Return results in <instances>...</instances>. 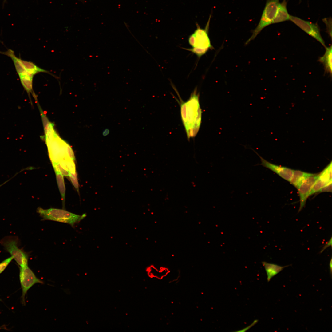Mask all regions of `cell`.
<instances>
[{
  "label": "cell",
  "mask_w": 332,
  "mask_h": 332,
  "mask_svg": "<svg viewBox=\"0 0 332 332\" xmlns=\"http://www.w3.org/2000/svg\"><path fill=\"white\" fill-rule=\"evenodd\" d=\"M110 132L108 128H105L104 129L102 132V135L105 136L108 135Z\"/></svg>",
  "instance_id": "26"
},
{
  "label": "cell",
  "mask_w": 332,
  "mask_h": 332,
  "mask_svg": "<svg viewBox=\"0 0 332 332\" xmlns=\"http://www.w3.org/2000/svg\"><path fill=\"white\" fill-rule=\"evenodd\" d=\"M267 275L268 282L270 281L272 278L281 271L285 267L289 265L281 266L276 264L268 263L265 262H262Z\"/></svg>",
  "instance_id": "14"
},
{
  "label": "cell",
  "mask_w": 332,
  "mask_h": 332,
  "mask_svg": "<svg viewBox=\"0 0 332 332\" xmlns=\"http://www.w3.org/2000/svg\"><path fill=\"white\" fill-rule=\"evenodd\" d=\"M20 82L24 89L27 92L28 96L30 99V94L33 95V97L35 99L37 98L36 95L34 93L33 89V77L28 74L19 76Z\"/></svg>",
  "instance_id": "15"
},
{
  "label": "cell",
  "mask_w": 332,
  "mask_h": 332,
  "mask_svg": "<svg viewBox=\"0 0 332 332\" xmlns=\"http://www.w3.org/2000/svg\"><path fill=\"white\" fill-rule=\"evenodd\" d=\"M290 20L309 35L326 47L320 32V28L316 23L302 19L298 17L290 15Z\"/></svg>",
  "instance_id": "7"
},
{
  "label": "cell",
  "mask_w": 332,
  "mask_h": 332,
  "mask_svg": "<svg viewBox=\"0 0 332 332\" xmlns=\"http://www.w3.org/2000/svg\"><path fill=\"white\" fill-rule=\"evenodd\" d=\"M332 247V237H331L330 239L325 244L324 246L322 248V249L321 250L320 253H322L325 249L329 247Z\"/></svg>",
  "instance_id": "24"
},
{
  "label": "cell",
  "mask_w": 332,
  "mask_h": 332,
  "mask_svg": "<svg viewBox=\"0 0 332 332\" xmlns=\"http://www.w3.org/2000/svg\"><path fill=\"white\" fill-rule=\"evenodd\" d=\"M319 176V174H313L307 177L302 181L297 188L300 198V206L298 213L305 207L311 189Z\"/></svg>",
  "instance_id": "8"
},
{
  "label": "cell",
  "mask_w": 332,
  "mask_h": 332,
  "mask_svg": "<svg viewBox=\"0 0 332 332\" xmlns=\"http://www.w3.org/2000/svg\"><path fill=\"white\" fill-rule=\"evenodd\" d=\"M182 121L187 138L195 136L199 129L201 121V110L199 102V95L196 88L189 99L181 105Z\"/></svg>",
  "instance_id": "1"
},
{
  "label": "cell",
  "mask_w": 332,
  "mask_h": 332,
  "mask_svg": "<svg viewBox=\"0 0 332 332\" xmlns=\"http://www.w3.org/2000/svg\"><path fill=\"white\" fill-rule=\"evenodd\" d=\"M332 258H331V259H330V263H329V267H330V274H331H331H332Z\"/></svg>",
  "instance_id": "27"
},
{
  "label": "cell",
  "mask_w": 332,
  "mask_h": 332,
  "mask_svg": "<svg viewBox=\"0 0 332 332\" xmlns=\"http://www.w3.org/2000/svg\"><path fill=\"white\" fill-rule=\"evenodd\" d=\"M313 174L299 170H293V174L290 182L297 188L304 179Z\"/></svg>",
  "instance_id": "16"
},
{
  "label": "cell",
  "mask_w": 332,
  "mask_h": 332,
  "mask_svg": "<svg viewBox=\"0 0 332 332\" xmlns=\"http://www.w3.org/2000/svg\"><path fill=\"white\" fill-rule=\"evenodd\" d=\"M10 180V179H9V180H8L6 181L5 182H4V183H3V184H1V185H0V187H1V186H2V185H3V184H6V182H7L8 181H9V180Z\"/></svg>",
  "instance_id": "28"
},
{
  "label": "cell",
  "mask_w": 332,
  "mask_h": 332,
  "mask_svg": "<svg viewBox=\"0 0 332 332\" xmlns=\"http://www.w3.org/2000/svg\"><path fill=\"white\" fill-rule=\"evenodd\" d=\"M258 321V320H254V321L252 323V324H251L250 325H249V326H247L246 328H244L243 329H242L241 330H240V331H238L243 332V331H247V330H248L249 329L251 328V327L253 326L254 325L256 324V323Z\"/></svg>",
  "instance_id": "25"
},
{
  "label": "cell",
  "mask_w": 332,
  "mask_h": 332,
  "mask_svg": "<svg viewBox=\"0 0 332 332\" xmlns=\"http://www.w3.org/2000/svg\"><path fill=\"white\" fill-rule=\"evenodd\" d=\"M254 152L260 159L261 163L259 165L271 170L284 180L290 182L293 174V170L272 164L262 157L255 151Z\"/></svg>",
  "instance_id": "9"
},
{
  "label": "cell",
  "mask_w": 332,
  "mask_h": 332,
  "mask_svg": "<svg viewBox=\"0 0 332 332\" xmlns=\"http://www.w3.org/2000/svg\"><path fill=\"white\" fill-rule=\"evenodd\" d=\"M73 186L78 192L79 191V186L76 173L70 172L69 176Z\"/></svg>",
  "instance_id": "20"
},
{
  "label": "cell",
  "mask_w": 332,
  "mask_h": 332,
  "mask_svg": "<svg viewBox=\"0 0 332 332\" xmlns=\"http://www.w3.org/2000/svg\"><path fill=\"white\" fill-rule=\"evenodd\" d=\"M332 45L325 47L326 51L323 56L319 59V62L322 63L324 66L325 72L332 75Z\"/></svg>",
  "instance_id": "12"
},
{
  "label": "cell",
  "mask_w": 332,
  "mask_h": 332,
  "mask_svg": "<svg viewBox=\"0 0 332 332\" xmlns=\"http://www.w3.org/2000/svg\"><path fill=\"white\" fill-rule=\"evenodd\" d=\"M318 178L327 183L332 181V162L319 174Z\"/></svg>",
  "instance_id": "18"
},
{
  "label": "cell",
  "mask_w": 332,
  "mask_h": 332,
  "mask_svg": "<svg viewBox=\"0 0 332 332\" xmlns=\"http://www.w3.org/2000/svg\"><path fill=\"white\" fill-rule=\"evenodd\" d=\"M0 53L7 56L11 59L19 76L28 74L22 63V59L16 56L13 50L9 49L5 52H0Z\"/></svg>",
  "instance_id": "11"
},
{
  "label": "cell",
  "mask_w": 332,
  "mask_h": 332,
  "mask_svg": "<svg viewBox=\"0 0 332 332\" xmlns=\"http://www.w3.org/2000/svg\"><path fill=\"white\" fill-rule=\"evenodd\" d=\"M168 273V270L164 268H162L159 271L155 268L151 267L148 270V275L150 277H155L159 279H161L165 276Z\"/></svg>",
  "instance_id": "19"
},
{
  "label": "cell",
  "mask_w": 332,
  "mask_h": 332,
  "mask_svg": "<svg viewBox=\"0 0 332 332\" xmlns=\"http://www.w3.org/2000/svg\"><path fill=\"white\" fill-rule=\"evenodd\" d=\"M13 259V258L11 256L0 263V274L4 271Z\"/></svg>",
  "instance_id": "21"
},
{
  "label": "cell",
  "mask_w": 332,
  "mask_h": 332,
  "mask_svg": "<svg viewBox=\"0 0 332 332\" xmlns=\"http://www.w3.org/2000/svg\"><path fill=\"white\" fill-rule=\"evenodd\" d=\"M22 62L27 72L31 77H33L34 75L39 72L49 73V71L39 67L32 62L22 60Z\"/></svg>",
  "instance_id": "17"
},
{
  "label": "cell",
  "mask_w": 332,
  "mask_h": 332,
  "mask_svg": "<svg viewBox=\"0 0 332 332\" xmlns=\"http://www.w3.org/2000/svg\"><path fill=\"white\" fill-rule=\"evenodd\" d=\"M1 243L20 267L28 266V255L27 253L18 248L16 239L7 237L2 239Z\"/></svg>",
  "instance_id": "5"
},
{
  "label": "cell",
  "mask_w": 332,
  "mask_h": 332,
  "mask_svg": "<svg viewBox=\"0 0 332 332\" xmlns=\"http://www.w3.org/2000/svg\"><path fill=\"white\" fill-rule=\"evenodd\" d=\"M331 192L332 182H330L328 183L326 185L322 187L318 192Z\"/></svg>",
  "instance_id": "23"
},
{
  "label": "cell",
  "mask_w": 332,
  "mask_h": 332,
  "mask_svg": "<svg viewBox=\"0 0 332 332\" xmlns=\"http://www.w3.org/2000/svg\"><path fill=\"white\" fill-rule=\"evenodd\" d=\"M42 220H49L70 224L73 227L85 218L86 215L76 214L65 210L55 208L44 209L38 207L37 211Z\"/></svg>",
  "instance_id": "3"
},
{
  "label": "cell",
  "mask_w": 332,
  "mask_h": 332,
  "mask_svg": "<svg viewBox=\"0 0 332 332\" xmlns=\"http://www.w3.org/2000/svg\"><path fill=\"white\" fill-rule=\"evenodd\" d=\"M286 0H283L279 3L277 11L273 20V23H276L290 20V15L287 8Z\"/></svg>",
  "instance_id": "10"
},
{
  "label": "cell",
  "mask_w": 332,
  "mask_h": 332,
  "mask_svg": "<svg viewBox=\"0 0 332 332\" xmlns=\"http://www.w3.org/2000/svg\"><path fill=\"white\" fill-rule=\"evenodd\" d=\"M51 161L56 174L57 182L61 197L62 204L63 207H64L65 188L63 175L59 169L55 162L53 161Z\"/></svg>",
  "instance_id": "13"
},
{
  "label": "cell",
  "mask_w": 332,
  "mask_h": 332,
  "mask_svg": "<svg viewBox=\"0 0 332 332\" xmlns=\"http://www.w3.org/2000/svg\"><path fill=\"white\" fill-rule=\"evenodd\" d=\"M19 279L22 291V301L25 304V296L28 290L35 284H43L44 282L36 276L28 266L23 267H20Z\"/></svg>",
  "instance_id": "6"
},
{
  "label": "cell",
  "mask_w": 332,
  "mask_h": 332,
  "mask_svg": "<svg viewBox=\"0 0 332 332\" xmlns=\"http://www.w3.org/2000/svg\"><path fill=\"white\" fill-rule=\"evenodd\" d=\"M211 14L209 16L204 29L201 28L196 23V29L189 37V44L192 48H184L192 52L200 57L204 54L209 49H213L209 38L208 32Z\"/></svg>",
  "instance_id": "2"
},
{
  "label": "cell",
  "mask_w": 332,
  "mask_h": 332,
  "mask_svg": "<svg viewBox=\"0 0 332 332\" xmlns=\"http://www.w3.org/2000/svg\"><path fill=\"white\" fill-rule=\"evenodd\" d=\"M279 3V0H267L260 21L252 31V35L246 42L245 45L254 40L263 28L272 24Z\"/></svg>",
  "instance_id": "4"
},
{
  "label": "cell",
  "mask_w": 332,
  "mask_h": 332,
  "mask_svg": "<svg viewBox=\"0 0 332 332\" xmlns=\"http://www.w3.org/2000/svg\"><path fill=\"white\" fill-rule=\"evenodd\" d=\"M324 22L325 23L327 30V32L330 37L331 38V19H330V18H325L323 20Z\"/></svg>",
  "instance_id": "22"
}]
</instances>
